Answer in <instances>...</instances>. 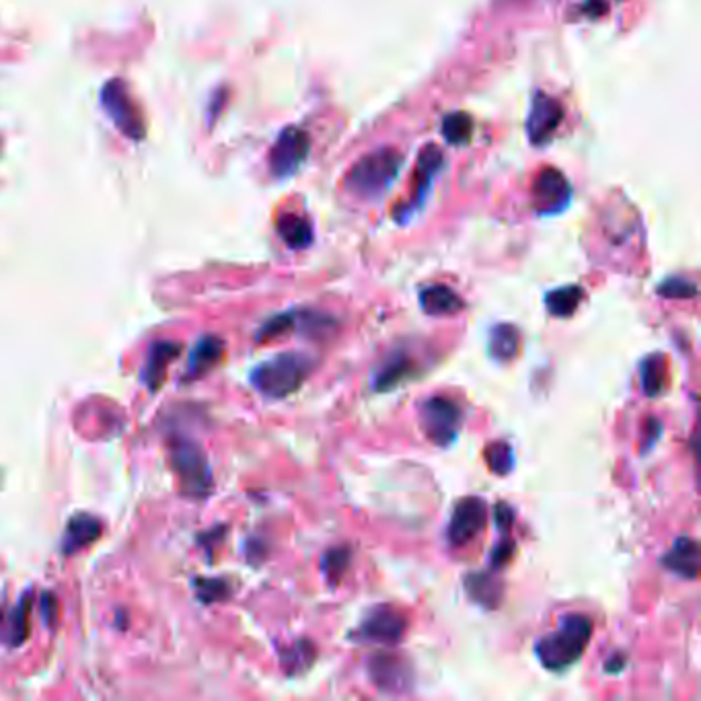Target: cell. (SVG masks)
I'll return each instance as SVG.
<instances>
[{"instance_id": "obj_22", "label": "cell", "mask_w": 701, "mask_h": 701, "mask_svg": "<svg viewBox=\"0 0 701 701\" xmlns=\"http://www.w3.org/2000/svg\"><path fill=\"white\" fill-rule=\"evenodd\" d=\"M668 379V362L665 354H650L639 362V380L646 398H658L665 393Z\"/></svg>"}, {"instance_id": "obj_35", "label": "cell", "mask_w": 701, "mask_h": 701, "mask_svg": "<svg viewBox=\"0 0 701 701\" xmlns=\"http://www.w3.org/2000/svg\"><path fill=\"white\" fill-rule=\"evenodd\" d=\"M660 434H662V422L658 420V418H650V420L646 422V434H644L642 447H639V453H642V456H646V453L658 443Z\"/></svg>"}, {"instance_id": "obj_26", "label": "cell", "mask_w": 701, "mask_h": 701, "mask_svg": "<svg viewBox=\"0 0 701 701\" xmlns=\"http://www.w3.org/2000/svg\"><path fill=\"white\" fill-rule=\"evenodd\" d=\"M280 660L286 675L296 677L304 673V670H309L311 665L317 660V646L311 642V639H299V642L293 644V648L282 652Z\"/></svg>"}, {"instance_id": "obj_19", "label": "cell", "mask_w": 701, "mask_h": 701, "mask_svg": "<svg viewBox=\"0 0 701 701\" xmlns=\"http://www.w3.org/2000/svg\"><path fill=\"white\" fill-rule=\"evenodd\" d=\"M181 346L173 344V341H155L150 346L147 362L142 367V380L150 391H157L161 387L167 369L171 367V362L179 356Z\"/></svg>"}, {"instance_id": "obj_17", "label": "cell", "mask_w": 701, "mask_h": 701, "mask_svg": "<svg viewBox=\"0 0 701 701\" xmlns=\"http://www.w3.org/2000/svg\"><path fill=\"white\" fill-rule=\"evenodd\" d=\"M103 524L93 514H74L68 518L64 533H62V553L74 555L76 552L85 550L91 543L101 537Z\"/></svg>"}, {"instance_id": "obj_24", "label": "cell", "mask_w": 701, "mask_h": 701, "mask_svg": "<svg viewBox=\"0 0 701 701\" xmlns=\"http://www.w3.org/2000/svg\"><path fill=\"white\" fill-rule=\"evenodd\" d=\"M582 299H584V291H582V286H578V284L553 288V291L545 294L547 313L558 317V319L572 317L578 311V307H581Z\"/></svg>"}, {"instance_id": "obj_34", "label": "cell", "mask_w": 701, "mask_h": 701, "mask_svg": "<svg viewBox=\"0 0 701 701\" xmlns=\"http://www.w3.org/2000/svg\"><path fill=\"white\" fill-rule=\"evenodd\" d=\"M494 523H496L500 535H510L514 524V510L508 502H498L496 508H494Z\"/></svg>"}, {"instance_id": "obj_4", "label": "cell", "mask_w": 701, "mask_h": 701, "mask_svg": "<svg viewBox=\"0 0 701 701\" xmlns=\"http://www.w3.org/2000/svg\"><path fill=\"white\" fill-rule=\"evenodd\" d=\"M408 631V617L398 607L380 603L370 607L364 613L362 621L350 634V639L356 644L379 646V648H393L403 642V636Z\"/></svg>"}, {"instance_id": "obj_11", "label": "cell", "mask_w": 701, "mask_h": 701, "mask_svg": "<svg viewBox=\"0 0 701 701\" xmlns=\"http://www.w3.org/2000/svg\"><path fill=\"white\" fill-rule=\"evenodd\" d=\"M570 197H572V187L562 171L545 167L537 175L535 186H533V202L541 216L558 215L570 204Z\"/></svg>"}, {"instance_id": "obj_5", "label": "cell", "mask_w": 701, "mask_h": 701, "mask_svg": "<svg viewBox=\"0 0 701 701\" xmlns=\"http://www.w3.org/2000/svg\"><path fill=\"white\" fill-rule=\"evenodd\" d=\"M463 408L447 395H432L420 403V424L426 438L440 448L455 445L463 428Z\"/></svg>"}, {"instance_id": "obj_1", "label": "cell", "mask_w": 701, "mask_h": 701, "mask_svg": "<svg viewBox=\"0 0 701 701\" xmlns=\"http://www.w3.org/2000/svg\"><path fill=\"white\" fill-rule=\"evenodd\" d=\"M594 623L584 613H568L562 615L558 629L552 631L535 642V657L541 667L562 673L574 667L584 657L586 648L592 639Z\"/></svg>"}, {"instance_id": "obj_7", "label": "cell", "mask_w": 701, "mask_h": 701, "mask_svg": "<svg viewBox=\"0 0 701 701\" xmlns=\"http://www.w3.org/2000/svg\"><path fill=\"white\" fill-rule=\"evenodd\" d=\"M101 105L121 134L132 140L144 139L147 126H144L142 113L126 89L124 81L113 79L101 89Z\"/></svg>"}, {"instance_id": "obj_16", "label": "cell", "mask_w": 701, "mask_h": 701, "mask_svg": "<svg viewBox=\"0 0 701 701\" xmlns=\"http://www.w3.org/2000/svg\"><path fill=\"white\" fill-rule=\"evenodd\" d=\"M465 591L475 605L494 611L504 599V584L498 578L496 570H482V572H471L465 576Z\"/></svg>"}, {"instance_id": "obj_29", "label": "cell", "mask_w": 701, "mask_h": 701, "mask_svg": "<svg viewBox=\"0 0 701 701\" xmlns=\"http://www.w3.org/2000/svg\"><path fill=\"white\" fill-rule=\"evenodd\" d=\"M485 463H487V467L492 469L494 475H500V477L510 475L513 474L514 465H516L513 447L504 443V440L492 443L490 447L485 448Z\"/></svg>"}, {"instance_id": "obj_8", "label": "cell", "mask_w": 701, "mask_h": 701, "mask_svg": "<svg viewBox=\"0 0 701 701\" xmlns=\"http://www.w3.org/2000/svg\"><path fill=\"white\" fill-rule=\"evenodd\" d=\"M367 673L380 693L403 696L414 687V668L409 662L393 652H377L367 662Z\"/></svg>"}, {"instance_id": "obj_3", "label": "cell", "mask_w": 701, "mask_h": 701, "mask_svg": "<svg viewBox=\"0 0 701 701\" xmlns=\"http://www.w3.org/2000/svg\"><path fill=\"white\" fill-rule=\"evenodd\" d=\"M403 157L393 149H379L364 155L346 175V189L364 200L383 196L401 171Z\"/></svg>"}, {"instance_id": "obj_32", "label": "cell", "mask_w": 701, "mask_h": 701, "mask_svg": "<svg viewBox=\"0 0 701 701\" xmlns=\"http://www.w3.org/2000/svg\"><path fill=\"white\" fill-rule=\"evenodd\" d=\"M196 592L197 599H200L204 605H212L218 603V600L228 599L231 589H228V582L220 581V578H197Z\"/></svg>"}, {"instance_id": "obj_18", "label": "cell", "mask_w": 701, "mask_h": 701, "mask_svg": "<svg viewBox=\"0 0 701 701\" xmlns=\"http://www.w3.org/2000/svg\"><path fill=\"white\" fill-rule=\"evenodd\" d=\"M225 354V341L218 335H204L187 356L186 380H196L216 367Z\"/></svg>"}, {"instance_id": "obj_31", "label": "cell", "mask_w": 701, "mask_h": 701, "mask_svg": "<svg viewBox=\"0 0 701 701\" xmlns=\"http://www.w3.org/2000/svg\"><path fill=\"white\" fill-rule=\"evenodd\" d=\"M657 294L662 296V299H673V301H687V299H696L697 296V284L689 278L683 276H670L667 280H662Z\"/></svg>"}, {"instance_id": "obj_21", "label": "cell", "mask_w": 701, "mask_h": 701, "mask_svg": "<svg viewBox=\"0 0 701 701\" xmlns=\"http://www.w3.org/2000/svg\"><path fill=\"white\" fill-rule=\"evenodd\" d=\"M518 350H521V331L513 323H498L490 330V340H487V352L490 358L498 364L513 362Z\"/></svg>"}, {"instance_id": "obj_2", "label": "cell", "mask_w": 701, "mask_h": 701, "mask_svg": "<svg viewBox=\"0 0 701 701\" xmlns=\"http://www.w3.org/2000/svg\"><path fill=\"white\" fill-rule=\"evenodd\" d=\"M317 362L302 352H282L259 362L249 375V383L265 399H286L313 375Z\"/></svg>"}, {"instance_id": "obj_36", "label": "cell", "mask_w": 701, "mask_h": 701, "mask_svg": "<svg viewBox=\"0 0 701 701\" xmlns=\"http://www.w3.org/2000/svg\"><path fill=\"white\" fill-rule=\"evenodd\" d=\"M626 665H628L626 654L617 652V654H613V657L605 662V673L607 675H619L621 670L626 668Z\"/></svg>"}, {"instance_id": "obj_28", "label": "cell", "mask_w": 701, "mask_h": 701, "mask_svg": "<svg viewBox=\"0 0 701 701\" xmlns=\"http://www.w3.org/2000/svg\"><path fill=\"white\" fill-rule=\"evenodd\" d=\"M29 607H32V603H29L25 597L9 615H6L5 639L9 642V646H21L25 642V638L29 634V621H27Z\"/></svg>"}, {"instance_id": "obj_15", "label": "cell", "mask_w": 701, "mask_h": 701, "mask_svg": "<svg viewBox=\"0 0 701 701\" xmlns=\"http://www.w3.org/2000/svg\"><path fill=\"white\" fill-rule=\"evenodd\" d=\"M440 167H443V152H440L438 149L434 147H428L420 157V165H418V192L414 196V200H411V204L403 206V210L398 212V220L399 223H408V220L418 215L420 212V208L426 202V197H428L430 189H432V181L434 178H437Z\"/></svg>"}, {"instance_id": "obj_33", "label": "cell", "mask_w": 701, "mask_h": 701, "mask_svg": "<svg viewBox=\"0 0 701 701\" xmlns=\"http://www.w3.org/2000/svg\"><path fill=\"white\" fill-rule=\"evenodd\" d=\"M514 553H516V541L510 535H500V541L490 555V570H496V572L504 570L508 563L513 562Z\"/></svg>"}, {"instance_id": "obj_30", "label": "cell", "mask_w": 701, "mask_h": 701, "mask_svg": "<svg viewBox=\"0 0 701 701\" xmlns=\"http://www.w3.org/2000/svg\"><path fill=\"white\" fill-rule=\"evenodd\" d=\"M471 132H474V121L467 116V113L456 111V113H448L443 121V134L447 142L456 144H467L471 139Z\"/></svg>"}, {"instance_id": "obj_14", "label": "cell", "mask_w": 701, "mask_h": 701, "mask_svg": "<svg viewBox=\"0 0 701 701\" xmlns=\"http://www.w3.org/2000/svg\"><path fill=\"white\" fill-rule=\"evenodd\" d=\"M660 566L681 581H697L699 576V543L689 535L675 539L670 550L662 555Z\"/></svg>"}, {"instance_id": "obj_13", "label": "cell", "mask_w": 701, "mask_h": 701, "mask_svg": "<svg viewBox=\"0 0 701 701\" xmlns=\"http://www.w3.org/2000/svg\"><path fill=\"white\" fill-rule=\"evenodd\" d=\"M563 110L553 97L545 93H537L533 97V105L527 120V134L533 144H545L562 124Z\"/></svg>"}, {"instance_id": "obj_12", "label": "cell", "mask_w": 701, "mask_h": 701, "mask_svg": "<svg viewBox=\"0 0 701 701\" xmlns=\"http://www.w3.org/2000/svg\"><path fill=\"white\" fill-rule=\"evenodd\" d=\"M420 362L416 360L414 354L408 348H398L389 354L383 364L375 370L372 377V391L377 393H389L395 391L399 385L408 383V380L420 377Z\"/></svg>"}, {"instance_id": "obj_9", "label": "cell", "mask_w": 701, "mask_h": 701, "mask_svg": "<svg viewBox=\"0 0 701 701\" xmlns=\"http://www.w3.org/2000/svg\"><path fill=\"white\" fill-rule=\"evenodd\" d=\"M487 524V504L484 498L467 496L456 502L451 521L447 527V539L453 547H465L471 543Z\"/></svg>"}, {"instance_id": "obj_23", "label": "cell", "mask_w": 701, "mask_h": 701, "mask_svg": "<svg viewBox=\"0 0 701 701\" xmlns=\"http://www.w3.org/2000/svg\"><path fill=\"white\" fill-rule=\"evenodd\" d=\"M352 566V547L348 543L330 547L322 555V574L330 589H338Z\"/></svg>"}, {"instance_id": "obj_20", "label": "cell", "mask_w": 701, "mask_h": 701, "mask_svg": "<svg viewBox=\"0 0 701 701\" xmlns=\"http://www.w3.org/2000/svg\"><path fill=\"white\" fill-rule=\"evenodd\" d=\"M420 307L430 317H451L461 313L465 301L447 284H430L420 291Z\"/></svg>"}, {"instance_id": "obj_6", "label": "cell", "mask_w": 701, "mask_h": 701, "mask_svg": "<svg viewBox=\"0 0 701 701\" xmlns=\"http://www.w3.org/2000/svg\"><path fill=\"white\" fill-rule=\"evenodd\" d=\"M173 467L178 471L184 492L192 498H204L212 492V471L200 447L189 440H179L173 447Z\"/></svg>"}, {"instance_id": "obj_25", "label": "cell", "mask_w": 701, "mask_h": 701, "mask_svg": "<svg viewBox=\"0 0 701 701\" xmlns=\"http://www.w3.org/2000/svg\"><path fill=\"white\" fill-rule=\"evenodd\" d=\"M278 235L291 249H307L313 243V226L299 215H284L278 220Z\"/></svg>"}, {"instance_id": "obj_27", "label": "cell", "mask_w": 701, "mask_h": 701, "mask_svg": "<svg viewBox=\"0 0 701 701\" xmlns=\"http://www.w3.org/2000/svg\"><path fill=\"white\" fill-rule=\"evenodd\" d=\"M296 325H299V311L296 309L284 311V313L274 315L268 319V322L262 323L259 331L255 333V341L262 344V341L276 340V338H280V335L296 333Z\"/></svg>"}, {"instance_id": "obj_10", "label": "cell", "mask_w": 701, "mask_h": 701, "mask_svg": "<svg viewBox=\"0 0 701 701\" xmlns=\"http://www.w3.org/2000/svg\"><path fill=\"white\" fill-rule=\"evenodd\" d=\"M309 136L301 128H286L272 147L270 167L278 179L291 178L309 155Z\"/></svg>"}]
</instances>
